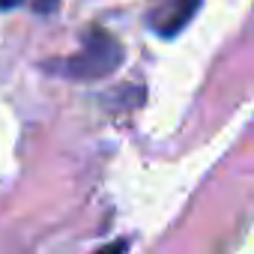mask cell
Wrapping results in <instances>:
<instances>
[{
    "instance_id": "7a4b0ae2",
    "label": "cell",
    "mask_w": 254,
    "mask_h": 254,
    "mask_svg": "<svg viewBox=\"0 0 254 254\" xmlns=\"http://www.w3.org/2000/svg\"><path fill=\"white\" fill-rule=\"evenodd\" d=\"M197 6H200V0H162V3L153 9L150 24L162 36H177L191 21V15L197 12Z\"/></svg>"
},
{
    "instance_id": "6da1fadb",
    "label": "cell",
    "mask_w": 254,
    "mask_h": 254,
    "mask_svg": "<svg viewBox=\"0 0 254 254\" xmlns=\"http://www.w3.org/2000/svg\"><path fill=\"white\" fill-rule=\"evenodd\" d=\"M120 63H123L120 39L102 27H90L75 54H69L63 60H51V63H45V69L54 75H63L69 81H99V78H108L111 72H117Z\"/></svg>"
},
{
    "instance_id": "3957f363",
    "label": "cell",
    "mask_w": 254,
    "mask_h": 254,
    "mask_svg": "<svg viewBox=\"0 0 254 254\" xmlns=\"http://www.w3.org/2000/svg\"><path fill=\"white\" fill-rule=\"evenodd\" d=\"M57 6H60V0H33V9L39 15H54Z\"/></svg>"
},
{
    "instance_id": "277c9868",
    "label": "cell",
    "mask_w": 254,
    "mask_h": 254,
    "mask_svg": "<svg viewBox=\"0 0 254 254\" xmlns=\"http://www.w3.org/2000/svg\"><path fill=\"white\" fill-rule=\"evenodd\" d=\"M18 3H24V0H0V9H12Z\"/></svg>"
}]
</instances>
